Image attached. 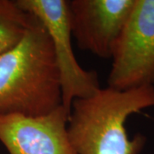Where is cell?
Returning a JSON list of instances; mask_svg holds the SVG:
<instances>
[{
    "label": "cell",
    "mask_w": 154,
    "mask_h": 154,
    "mask_svg": "<svg viewBox=\"0 0 154 154\" xmlns=\"http://www.w3.org/2000/svg\"><path fill=\"white\" fill-rule=\"evenodd\" d=\"M37 22L16 0H0V56L18 44Z\"/></svg>",
    "instance_id": "7"
},
{
    "label": "cell",
    "mask_w": 154,
    "mask_h": 154,
    "mask_svg": "<svg viewBox=\"0 0 154 154\" xmlns=\"http://www.w3.org/2000/svg\"><path fill=\"white\" fill-rule=\"evenodd\" d=\"M63 105L36 116H0V142L9 154H76Z\"/></svg>",
    "instance_id": "6"
},
{
    "label": "cell",
    "mask_w": 154,
    "mask_h": 154,
    "mask_svg": "<svg viewBox=\"0 0 154 154\" xmlns=\"http://www.w3.org/2000/svg\"><path fill=\"white\" fill-rule=\"evenodd\" d=\"M61 105L55 55L38 21L18 44L0 56V116L45 115Z\"/></svg>",
    "instance_id": "2"
},
{
    "label": "cell",
    "mask_w": 154,
    "mask_h": 154,
    "mask_svg": "<svg viewBox=\"0 0 154 154\" xmlns=\"http://www.w3.org/2000/svg\"><path fill=\"white\" fill-rule=\"evenodd\" d=\"M16 1L23 11L35 17L48 33L59 71L62 105L69 114L75 99L90 97L101 88L97 73L81 67L73 51L69 1Z\"/></svg>",
    "instance_id": "3"
},
{
    "label": "cell",
    "mask_w": 154,
    "mask_h": 154,
    "mask_svg": "<svg viewBox=\"0 0 154 154\" xmlns=\"http://www.w3.org/2000/svg\"><path fill=\"white\" fill-rule=\"evenodd\" d=\"M134 4L135 0L69 1L72 35L78 47L100 58H111Z\"/></svg>",
    "instance_id": "5"
},
{
    "label": "cell",
    "mask_w": 154,
    "mask_h": 154,
    "mask_svg": "<svg viewBox=\"0 0 154 154\" xmlns=\"http://www.w3.org/2000/svg\"><path fill=\"white\" fill-rule=\"evenodd\" d=\"M111 59L109 88L154 86V0H135Z\"/></svg>",
    "instance_id": "4"
},
{
    "label": "cell",
    "mask_w": 154,
    "mask_h": 154,
    "mask_svg": "<svg viewBox=\"0 0 154 154\" xmlns=\"http://www.w3.org/2000/svg\"><path fill=\"white\" fill-rule=\"evenodd\" d=\"M154 107V86L127 90L107 87L73 101L68 132L76 154H140L146 143L142 134L128 137L127 119Z\"/></svg>",
    "instance_id": "1"
}]
</instances>
